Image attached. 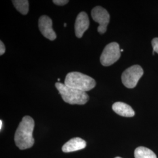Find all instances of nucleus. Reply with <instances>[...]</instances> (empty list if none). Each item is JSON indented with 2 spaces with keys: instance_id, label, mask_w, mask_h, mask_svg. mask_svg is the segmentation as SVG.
I'll return each instance as SVG.
<instances>
[{
  "instance_id": "nucleus-1",
  "label": "nucleus",
  "mask_w": 158,
  "mask_h": 158,
  "mask_svg": "<svg viewBox=\"0 0 158 158\" xmlns=\"http://www.w3.org/2000/svg\"><path fill=\"white\" fill-rule=\"evenodd\" d=\"M34 127V120L29 116H25L19 123L14 139L16 145L20 149H28L33 146L35 142L32 136Z\"/></svg>"
},
{
  "instance_id": "nucleus-2",
  "label": "nucleus",
  "mask_w": 158,
  "mask_h": 158,
  "mask_svg": "<svg viewBox=\"0 0 158 158\" xmlns=\"http://www.w3.org/2000/svg\"><path fill=\"white\" fill-rule=\"evenodd\" d=\"M64 84L71 88L86 92L94 88L96 82L94 79L86 74L73 72L66 75Z\"/></svg>"
},
{
  "instance_id": "nucleus-3",
  "label": "nucleus",
  "mask_w": 158,
  "mask_h": 158,
  "mask_svg": "<svg viewBox=\"0 0 158 158\" xmlns=\"http://www.w3.org/2000/svg\"><path fill=\"white\" fill-rule=\"evenodd\" d=\"M55 87L63 101L68 104L83 105L89 101V97L86 92L71 88L60 82L56 83Z\"/></svg>"
},
{
  "instance_id": "nucleus-4",
  "label": "nucleus",
  "mask_w": 158,
  "mask_h": 158,
  "mask_svg": "<svg viewBox=\"0 0 158 158\" xmlns=\"http://www.w3.org/2000/svg\"><path fill=\"white\" fill-rule=\"evenodd\" d=\"M143 74V70L139 65H134L127 69L121 76L123 85L127 88L133 89Z\"/></svg>"
},
{
  "instance_id": "nucleus-5",
  "label": "nucleus",
  "mask_w": 158,
  "mask_h": 158,
  "mask_svg": "<svg viewBox=\"0 0 158 158\" xmlns=\"http://www.w3.org/2000/svg\"><path fill=\"white\" fill-rule=\"evenodd\" d=\"M121 57V49L118 44L111 42L108 44L102 52L100 62L104 66H109L116 62Z\"/></svg>"
},
{
  "instance_id": "nucleus-6",
  "label": "nucleus",
  "mask_w": 158,
  "mask_h": 158,
  "mask_svg": "<svg viewBox=\"0 0 158 158\" xmlns=\"http://www.w3.org/2000/svg\"><path fill=\"white\" fill-rule=\"evenodd\" d=\"M91 17L93 20L99 23L97 31L100 34H104L107 31L110 16L107 11L100 6L94 7L91 11Z\"/></svg>"
},
{
  "instance_id": "nucleus-7",
  "label": "nucleus",
  "mask_w": 158,
  "mask_h": 158,
  "mask_svg": "<svg viewBox=\"0 0 158 158\" xmlns=\"http://www.w3.org/2000/svg\"><path fill=\"white\" fill-rule=\"evenodd\" d=\"M40 31L44 37L51 40H54L56 38V34L52 28V21L46 15L40 17L38 21Z\"/></svg>"
},
{
  "instance_id": "nucleus-8",
  "label": "nucleus",
  "mask_w": 158,
  "mask_h": 158,
  "mask_svg": "<svg viewBox=\"0 0 158 158\" xmlns=\"http://www.w3.org/2000/svg\"><path fill=\"white\" fill-rule=\"evenodd\" d=\"M89 25L90 21L87 14L85 12H80L76 18L74 25L76 36L79 38H81Z\"/></svg>"
},
{
  "instance_id": "nucleus-9",
  "label": "nucleus",
  "mask_w": 158,
  "mask_h": 158,
  "mask_svg": "<svg viewBox=\"0 0 158 158\" xmlns=\"http://www.w3.org/2000/svg\"><path fill=\"white\" fill-rule=\"evenodd\" d=\"M86 142L80 138H74L67 142L62 147L65 153L72 152L84 149L86 147Z\"/></svg>"
},
{
  "instance_id": "nucleus-10",
  "label": "nucleus",
  "mask_w": 158,
  "mask_h": 158,
  "mask_svg": "<svg viewBox=\"0 0 158 158\" xmlns=\"http://www.w3.org/2000/svg\"><path fill=\"white\" fill-rule=\"evenodd\" d=\"M113 111L117 114L125 117H132L135 111L130 106L123 102H116L113 105Z\"/></svg>"
},
{
  "instance_id": "nucleus-11",
  "label": "nucleus",
  "mask_w": 158,
  "mask_h": 158,
  "mask_svg": "<svg viewBox=\"0 0 158 158\" xmlns=\"http://www.w3.org/2000/svg\"><path fill=\"white\" fill-rule=\"evenodd\" d=\"M134 156L135 158H157L156 154L152 150L143 147L136 148Z\"/></svg>"
},
{
  "instance_id": "nucleus-12",
  "label": "nucleus",
  "mask_w": 158,
  "mask_h": 158,
  "mask_svg": "<svg viewBox=\"0 0 158 158\" xmlns=\"http://www.w3.org/2000/svg\"><path fill=\"white\" fill-rule=\"evenodd\" d=\"M15 8L23 15H27L29 11V1L27 0H14L12 1Z\"/></svg>"
},
{
  "instance_id": "nucleus-13",
  "label": "nucleus",
  "mask_w": 158,
  "mask_h": 158,
  "mask_svg": "<svg viewBox=\"0 0 158 158\" xmlns=\"http://www.w3.org/2000/svg\"><path fill=\"white\" fill-rule=\"evenodd\" d=\"M152 45L153 52L158 53V38H155L153 39L152 41Z\"/></svg>"
},
{
  "instance_id": "nucleus-14",
  "label": "nucleus",
  "mask_w": 158,
  "mask_h": 158,
  "mask_svg": "<svg viewBox=\"0 0 158 158\" xmlns=\"http://www.w3.org/2000/svg\"><path fill=\"white\" fill-rule=\"evenodd\" d=\"M53 2L57 6H63L67 4L69 2L68 0H53Z\"/></svg>"
},
{
  "instance_id": "nucleus-15",
  "label": "nucleus",
  "mask_w": 158,
  "mask_h": 158,
  "mask_svg": "<svg viewBox=\"0 0 158 158\" xmlns=\"http://www.w3.org/2000/svg\"><path fill=\"white\" fill-rule=\"evenodd\" d=\"M6 52V47L4 43L2 41H0V55H2L4 54Z\"/></svg>"
},
{
  "instance_id": "nucleus-16",
  "label": "nucleus",
  "mask_w": 158,
  "mask_h": 158,
  "mask_svg": "<svg viewBox=\"0 0 158 158\" xmlns=\"http://www.w3.org/2000/svg\"><path fill=\"white\" fill-rule=\"evenodd\" d=\"M2 121L1 120L0 121V129L1 130L2 129Z\"/></svg>"
},
{
  "instance_id": "nucleus-17",
  "label": "nucleus",
  "mask_w": 158,
  "mask_h": 158,
  "mask_svg": "<svg viewBox=\"0 0 158 158\" xmlns=\"http://www.w3.org/2000/svg\"><path fill=\"white\" fill-rule=\"evenodd\" d=\"M64 27H66V23L64 24Z\"/></svg>"
},
{
  "instance_id": "nucleus-18",
  "label": "nucleus",
  "mask_w": 158,
  "mask_h": 158,
  "mask_svg": "<svg viewBox=\"0 0 158 158\" xmlns=\"http://www.w3.org/2000/svg\"><path fill=\"white\" fill-rule=\"evenodd\" d=\"M57 80H58V81H60V79H57Z\"/></svg>"
},
{
  "instance_id": "nucleus-19",
  "label": "nucleus",
  "mask_w": 158,
  "mask_h": 158,
  "mask_svg": "<svg viewBox=\"0 0 158 158\" xmlns=\"http://www.w3.org/2000/svg\"><path fill=\"white\" fill-rule=\"evenodd\" d=\"M123 49H121V52H123Z\"/></svg>"
},
{
  "instance_id": "nucleus-20",
  "label": "nucleus",
  "mask_w": 158,
  "mask_h": 158,
  "mask_svg": "<svg viewBox=\"0 0 158 158\" xmlns=\"http://www.w3.org/2000/svg\"><path fill=\"white\" fill-rule=\"evenodd\" d=\"M121 158V157H116V158Z\"/></svg>"
}]
</instances>
